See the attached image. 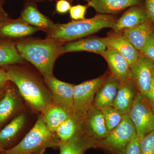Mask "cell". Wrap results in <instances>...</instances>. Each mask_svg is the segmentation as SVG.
Returning <instances> with one entry per match:
<instances>
[{
  "instance_id": "cell-1",
  "label": "cell",
  "mask_w": 154,
  "mask_h": 154,
  "mask_svg": "<svg viewBox=\"0 0 154 154\" xmlns=\"http://www.w3.org/2000/svg\"><path fill=\"white\" fill-rule=\"evenodd\" d=\"M9 82L17 86L27 104L34 111L42 113L52 104V96L40 76L23 64L6 67Z\"/></svg>"
},
{
  "instance_id": "cell-2",
  "label": "cell",
  "mask_w": 154,
  "mask_h": 154,
  "mask_svg": "<svg viewBox=\"0 0 154 154\" xmlns=\"http://www.w3.org/2000/svg\"><path fill=\"white\" fill-rule=\"evenodd\" d=\"M64 43L52 38H23L16 42L17 49L25 60L34 66L44 78L53 74L59 57L63 54Z\"/></svg>"
},
{
  "instance_id": "cell-3",
  "label": "cell",
  "mask_w": 154,
  "mask_h": 154,
  "mask_svg": "<svg viewBox=\"0 0 154 154\" xmlns=\"http://www.w3.org/2000/svg\"><path fill=\"white\" fill-rule=\"evenodd\" d=\"M116 17L112 15L98 14L93 18L55 24L52 30L47 32L46 38L65 43L92 35L105 28H113Z\"/></svg>"
},
{
  "instance_id": "cell-4",
  "label": "cell",
  "mask_w": 154,
  "mask_h": 154,
  "mask_svg": "<svg viewBox=\"0 0 154 154\" xmlns=\"http://www.w3.org/2000/svg\"><path fill=\"white\" fill-rule=\"evenodd\" d=\"M60 140L55 133L51 132L42 115L18 144L5 150V154H43L48 148L58 147Z\"/></svg>"
},
{
  "instance_id": "cell-5",
  "label": "cell",
  "mask_w": 154,
  "mask_h": 154,
  "mask_svg": "<svg viewBox=\"0 0 154 154\" xmlns=\"http://www.w3.org/2000/svg\"><path fill=\"white\" fill-rule=\"evenodd\" d=\"M106 78L104 75L79 85H75L72 115L81 124L88 110L93 106L96 93L105 82Z\"/></svg>"
},
{
  "instance_id": "cell-6",
  "label": "cell",
  "mask_w": 154,
  "mask_h": 154,
  "mask_svg": "<svg viewBox=\"0 0 154 154\" xmlns=\"http://www.w3.org/2000/svg\"><path fill=\"white\" fill-rule=\"evenodd\" d=\"M137 137L136 130L129 114H124L121 122L104 139L99 142V145L118 154H123L127 146Z\"/></svg>"
},
{
  "instance_id": "cell-7",
  "label": "cell",
  "mask_w": 154,
  "mask_h": 154,
  "mask_svg": "<svg viewBox=\"0 0 154 154\" xmlns=\"http://www.w3.org/2000/svg\"><path fill=\"white\" fill-rule=\"evenodd\" d=\"M128 114L134 124L140 140L154 129L153 111L139 93L135 98Z\"/></svg>"
},
{
  "instance_id": "cell-8",
  "label": "cell",
  "mask_w": 154,
  "mask_h": 154,
  "mask_svg": "<svg viewBox=\"0 0 154 154\" xmlns=\"http://www.w3.org/2000/svg\"><path fill=\"white\" fill-rule=\"evenodd\" d=\"M52 96V103L62 107L72 115L75 85L58 79L54 75L44 78Z\"/></svg>"
},
{
  "instance_id": "cell-9",
  "label": "cell",
  "mask_w": 154,
  "mask_h": 154,
  "mask_svg": "<svg viewBox=\"0 0 154 154\" xmlns=\"http://www.w3.org/2000/svg\"><path fill=\"white\" fill-rule=\"evenodd\" d=\"M81 129L88 138L99 143L109 133L102 110L94 106L86 113Z\"/></svg>"
},
{
  "instance_id": "cell-10",
  "label": "cell",
  "mask_w": 154,
  "mask_h": 154,
  "mask_svg": "<svg viewBox=\"0 0 154 154\" xmlns=\"http://www.w3.org/2000/svg\"><path fill=\"white\" fill-rule=\"evenodd\" d=\"M154 62L140 54L136 64L131 69V78L138 92L143 96L148 91L152 79V67Z\"/></svg>"
},
{
  "instance_id": "cell-11",
  "label": "cell",
  "mask_w": 154,
  "mask_h": 154,
  "mask_svg": "<svg viewBox=\"0 0 154 154\" xmlns=\"http://www.w3.org/2000/svg\"><path fill=\"white\" fill-rule=\"evenodd\" d=\"M102 38L107 48L116 51L126 60L130 69L134 66L140 53L125 38L122 32L113 31Z\"/></svg>"
},
{
  "instance_id": "cell-12",
  "label": "cell",
  "mask_w": 154,
  "mask_h": 154,
  "mask_svg": "<svg viewBox=\"0 0 154 154\" xmlns=\"http://www.w3.org/2000/svg\"><path fill=\"white\" fill-rule=\"evenodd\" d=\"M107 62L111 74L119 82L132 80L131 69L126 60L115 50L108 48L98 53Z\"/></svg>"
},
{
  "instance_id": "cell-13",
  "label": "cell",
  "mask_w": 154,
  "mask_h": 154,
  "mask_svg": "<svg viewBox=\"0 0 154 154\" xmlns=\"http://www.w3.org/2000/svg\"><path fill=\"white\" fill-rule=\"evenodd\" d=\"M28 25L47 32L52 30L55 24L39 11L36 3L27 2L19 17Z\"/></svg>"
},
{
  "instance_id": "cell-14",
  "label": "cell",
  "mask_w": 154,
  "mask_h": 154,
  "mask_svg": "<svg viewBox=\"0 0 154 154\" xmlns=\"http://www.w3.org/2000/svg\"><path fill=\"white\" fill-rule=\"evenodd\" d=\"M38 28L28 25L20 18L10 19L0 27V39L11 40L28 37L37 31Z\"/></svg>"
},
{
  "instance_id": "cell-15",
  "label": "cell",
  "mask_w": 154,
  "mask_h": 154,
  "mask_svg": "<svg viewBox=\"0 0 154 154\" xmlns=\"http://www.w3.org/2000/svg\"><path fill=\"white\" fill-rule=\"evenodd\" d=\"M149 21L145 8L134 6L127 9L112 28L116 32H121L127 28H133Z\"/></svg>"
},
{
  "instance_id": "cell-16",
  "label": "cell",
  "mask_w": 154,
  "mask_h": 154,
  "mask_svg": "<svg viewBox=\"0 0 154 154\" xmlns=\"http://www.w3.org/2000/svg\"><path fill=\"white\" fill-rule=\"evenodd\" d=\"M138 93L132 80L119 82L118 91L113 102V107L122 115L128 114Z\"/></svg>"
},
{
  "instance_id": "cell-17",
  "label": "cell",
  "mask_w": 154,
  "mask_h": 154,
  "mask_svg": "<svg viewBox=\"0 0 154 154\" xmlns=\"http://www.w3.org/2000/svg\"><path fill=\"white\" fill-rule=\"evenodd\" d=\"M19 91L12 87L5 88V93L0 101V126L14 116L20 109L22 101Z\"/></svg>"
},
{
  "instance_id": "cell-18",
  "label": "cell",
  "mask_w": 154,
  "mask_h": 154,
  "mask_svg": "<svg viewBox=\"0 0 154 154\" xmlns=\"http://www.w3.org/2000/svg\"><path fill=\"white\" fill-rule=\"evenodd\" d=\"M141 3L142 0H90L87 5L99 14L113 15Z\"/></svg>"
},
{
  "instance_id": "cell-19",
  "label": "cell",
  "mask_w": 154,
  "mask_h": 154,
  "mask_svg": "<svg viewBox=\"0 0 154 154\" xmlns=\"http://www.w3.org/2000/svg\"><path fill=\"white\" fill-rule=\"evenodd\" d=\"M107 47L102 38L96 36H88L75 40L66 42L63 45V53L88 51L98 53L103 51L107 49Z\"/></svg>"
},
{
  "instance_id": "cell-20",
  "label": "cell",
  "mask_w": 154,
  "mask_h": 154,
  "mask_svg": "<svg viewBox=\"0 0 154 154\" xmlns=\"http://www.w3.org/2000/svg\"><path fill=\"white\" fill-rule=\"evenodd\" d=\"M119 84V81L112 75L107 77L105 82L96 93L93 106L100 110L113 106Z\"/></svg>"
},
{
  "instance_id": "cell-21",
  "label": "cell",
  "mask_w": 154,
  "mask_h": 154,
  "mask_svg": "<svg viewBox=\"0 0 154 154\" xmlns=\"http://www.w3.org/2000/svg\"><path fill=\"white\" fill-rule=\"evenodd\" d=\"M99 143L88 138L81 128L68 140L61 141L58 145L60 154H84L88 149L96 146Z\"/></svg>"
},
{
  "instance_id": "cell-22",
  "label": "cell",
  "mask_w": 154,
  "mask_h": 154,
  "mask_svg": "<svg viewBox=\"0 0 154 154\" xmlns=\"http://www.w3.org/2000/svg\"><path fill=\"white\" fill-rule=\"evenodd\" d=\"M154 25L149 20L133 28L125 29L121 32L125 38L140 52L154 33Z\"/></svg>"
},
{
  "instance_id": "cell-23",
  "label": "cell",
  "mask_w": 154,
  "mask_h": 154,
  "mask_svg": "<svg viewBox=\"0 0 154 154\" xmlns=\"http://www.w3.org/2000/svg\"><path fill=\"white\" fill-rule=\"evenodd\" d=\"M25 62L17 49L16 42L0 39V66L23 64Z\"/></svg>"
},
{
  "instance_id": "cell-24",
  "label": "cell",
  "mask_w": 154,
  "mask_h": 154,
  "mask_svg": "<svg viewBox=\"0 0 154 154\" xmlns=\"http://www.w3.org/2000/svg\"><path fill=\"white\" fill-rule=\"evenodd\" d=\"M41 114L48 129L53 133H55L60 125L72 115L62 107L52 103Z\"/></svg>"
},
{
  "instance_id": "cell-25",
  "label": "cell",
  "mask_w": 154,
  "mask_h": 154,
  "mask_svg": "<svg viewBox=\"0 0 154 154\" xmlns=\"http://www.w3.org/2000/svg\"><path fill=\"white\" fill-rule=\"evenodd\" d=\"M26 122V116L22 113L15 117L0 131V144L4 149L19 134L25 126Z\"/></svg>"
},
{
  "instance_id": "cell-26",
  "label": "cell",
  "mask_w": 154,
  "mask_h": 154,
  "mask_svg": "<svg viewBox=\"0 0 154 154\" xmlns=\"http://www.w3.org/2000/svg\"><path fill=\"white\" fill-rule=\"evenodd\" d=\"M82 125L72 115H71L58 128L55 133L61 141H65L73 136Z\"/></svg>"
},
{
  "instance_id": "cell-27",
  "label": "cell",
  "mask_w": 154,
  "mask_h": 154,
  "mask_svg": "<svg viewBox=\"0 0 154 154\" xmlns=\"http://www.w3.org/2000/svg\"><path fill=\"white\" fill-rule=\"evenodd\" d=\"M105 124L109 132L113 130L121 122L122 114L113 106H109L101 109Z\"/></svg>"
},
{
  "instance_id": "cell-28",
  "label": "cell",
  "mask_w": 154,
  "mask_h": 154,
  "mask_svg": "<svg viewBox=\"0 0 154 154\" xmlns=\"http://www.w3.org/2000/svg\"><path fill=\"white\" fill-rule=\"evenodd\" d=\"M141 154H154V129L140 140Z\"/></svg>"
},
{
  "instance_id": "cell-29",
  "label": "cell",
  "mask_w": 154,
  "mask_h": 154,
  "mask_svg": "<svg viewBox=\"0 0 154 154\" xmlns=\"http://www.w3.org/2000/svg\"><path fill=\"white\" fill-rule=\"evenodd\" d=\"M88 5H77L72 6L70 9V17L72 20L78 21L85 19L86 12L88 8Z\"/></svg>"
},
{
  "instance_id": "cell-30",
  "label": "cell",
  "mask_w": 154,
  "mask_h": 154,
  "mask_svg": "<svg viewBox=\"0 0 154 154\" xmlns=\"http://www.w3.org/2000/svg\"><path fill=\"white\" fill-rule=\"evenodd\" d=\"M140 53L149 58L154 62V33L150 36Z\"/></svg>"
},
{
  "instance_id": "cell-31",
  "label": "cell",
  "mask_w": 154,
  "mask_h": 154,
  "mask_svg": "<svg viewBox=\"0 0 154 154\" xmlns=\"http://www.w3.org/2000/svg\"><path fill=\"white\" fill-rule=\"evenodd\" d=\"M123 154H141L140 140L138 137L135 138L128 144Z\"/></svg>"
},
{
  "instance_id": "cell-32",
  "label": "cell",
  "mask_w": 154,
  "mask_h": 154,
  "mask_svg": "<svg viewBox=\"0 0 154 154\" xmlns=\"http://www.w3.org/2000/svg\"><path fill=\"white\" fill-rule=\"evenodd\" d=\"M56 4L55 10L59 14H65L69 11L72 6L71 2L67 0H57Z\"/></svg>"
},
{
  "instance_id": "cell-33",
  "label": "cell",
  "mask_w": 154,
  "mask_h": 154,
  "mask_svg": "<svg viewBox=\"0 0 154 154\" xmlns=\"http://www.w3.org/2000/svg\"><path fill=\"white\" fill-rule=\"evenodd\" d=\"M145 9L150 21L154 24V0H144Z\"/></svg>"
},
{
  "instance_id": "cell-34",
  "label": "cell",
  "mask_w": 154,
  "mask_h": 154,
  "mask_svg": "<svg viewBox=\"0 0 154 154\" xmlns=\"http://www.w3.org/2000/svg\"><path fill=\"white\" fill-rule=\"evenodd\" d=\"M143 96L147 103L152 108L154 107V79L153 78L152 79L151 84L148 91L144 96Z\"/></svg>"
},
{
  "instance_id": "cell-35",
  "label": "cell",
  "mask_w": 154,
  "mask_h": 154,
  "mask_svg": "<svg viewBox=\"0 0 154 154\" xmlns=\"http://www.w3.org/2000/svg\"><path fill=\"white\" fill-rule=\"evenodd\" d=\"M8 82L5 69H0V87H5Z\"/></svg>"
},
{
  "instance_id": "cell-36",
  "label": "cell",
  "mask_w": 154,
  "mask_h": 154,
  "mask_svg": "<svg viewBox=\"0 0 154 154\" xmlns=\"http://www.w3.org/2000/svg\"><path fill=\"white\" fill-rule=\"evenodd\" d=\"M9 19L8 15L4 10L3 7L0 8V27Z\"/></svg>"
},
{
  "instance_id": "cell-37",
  "label": "cell",
  "mask_w": 154,
  "mask_h": 154,
  "mask_svg": "<svg viewBox=\"0 0 154 154\" xmlns=\"http://www.w3.org/2000/svg\"><path fill=\"white\" fill-rule=\"evenodd\" d=\"M5 87H0V101L2 99L5 93Z\"/></svg>"
},
{
  "instance_id": "cell-38",
  "label": "cell",
  "mask_w": 154,
  "mask_h": 154,
  "mask_svg": "<svg viewBox=\"0 0 154 154\" xmlns=\"http://www.w3.org/2000/svg\"><path fill=\"white\" fill-rule=\"evenodd\" d=\"M27 2H33L36 3L37 2H42L44 0H26Z\"/></svg>"
},
{
  "instance_id": "cell-39",
  "label": "cell",
  "mask_w": 154,
  "mask_h": 154,
  "mask_svg": "<svg viewBox=\"0 0 154 154\" xmlns=\"http://www.w3.org/2000/svg\"><path fill=\"white\" fill-rule=\"evenodd\" d=\"M5 149L3 147V146L0 144V152H5Z\"/></svg>"
},
{
  "instance_id": "cell-40",
  "label": "cell",
  "mask_w": 154,
  "mask_h": 154,
  "mask_svg": "<svg viewBox=\"0 0 154 154\" xmlns=\"http://www.w3.org/2000/svg\"><path fill=\"white\" fill-rule=\"evenodd\" d=\"M4 3H5V0H0V8L3 7Z\"/></svg>"
},
{
  "instance_id": "cell-41",
  "label": "cell",
  "mask_w": 154,
  "mask_h": 154,
  "mask_svg": "<svg viewBox=\"0 0 154 154\" xmlns=\"http://www.w3.org/2000/svg\"><path fill=\"white\" fill-rule=\"evenodd\" d=\"M152 77L154 79V63L153 64L152 67Z\"/></svg>"
},
{
  "instance_id": "cell-42",
  "label": "cell",
  "mask_w": 154,
  "mask_h": 154,
  "mask_svg": "<svg viewBox=\"0 0 154 154\" xmlns=\"http://www.w3.org/2000/svg\"><path fill=\"white\" fill-rule=\"evenodd\" d=\"M49 1H57V0H49ZM67 1H69V2H72L73 1H74V0H67ZM83 1H87V2H89V1H90V0H83Z\"/></svg>"
},
{
  "instance_id": "cell-43",
  "label": "cell",
  "mask_w": 154,
  "mask_h": 154,
  "mask_svg": "<svg viewBox=\"0 0 154 154\" xmlns=\"http://www.w3.org/2000/svg\"><path fill=\"white\" fill-rule=\"evenodd\" d=\"M0 154H5V152H0Z\"/></svg>"
},
{
  "instance_id": "cell-44",
  "label": "cell",
  "mask_w": 154,
  "mask_h": 154,
  "mask_svg": "<svg viewBox=\"0 0 154 154\" xmlns=\"http://www.w3.org/2000/svg\"><path fill=\"white\" fill-rule=\"evenodd\" d=\"M152 109L154 113V107H152Z\"/></svg>"
}]
</instances>
